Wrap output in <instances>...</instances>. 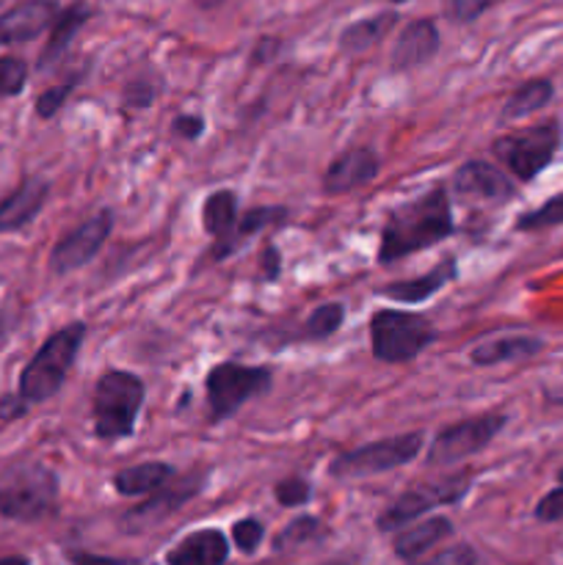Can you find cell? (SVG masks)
I'll return each mask as SVG.
<instances>
[{"label": "cell", "instance_id": "cell-9", "mask_svg": "<svg viewBox=\"0 0 563 565\" xmlns=\"http://www.w3.org/2000/svg\"><path fill=\"white\" fill-rule=\"evenodd\" d=\"M469 486H472V475L469 472H456L447 475V478L431 480V483L414 486V489L403 491L390 508L379 516L375 527L381 533H392V530H403L408 524H414V519H419L423 513L434 511L442 505H456L467 497Z\"/></svg>", "mask_w": 563, "mask_h": 565}, {"label": "cell", "instance_id": "cell-32", "mask_svg": "<svg viewBox=\"0 0 563 565\" xmlns=\"http://www.w3.org/2000/svg\"><path fill=\"white\" fill-rule=\"evenodd\" d=\"M75 88H77V77H70V81L59 83V86L44 88L36 99V116H42V119H53V116L64 108L66 99L72 97Z\"/></svg>", "mask_w": 563, "mask_h": 565}, {"label": "cell", "instance_id": "cell-6", "mask_svg": "<svg viewBox=\"0 0 563 565\" xmlns=\"http://www.w3.org/2000/svg\"><path fill=\"white\" fill-rule=\"evenodd\" d=\"M274 384V373L259 364L221 362L210 367L204 379V397H208L210 423H226L235 417L237 408L246 406L254 397L265 395Z\"/></svg>", "mask_w": 563, "mask_h": 565}, {"label": "cell", "instance_id": "cell-16", "mask_svg": "<svg viewBox=\"0 0 563 565\" xmlns=\"http://www.w3.org/2000/svg\"><path fill=\"white\" fill-rule=\"evenodd\" d=\"M439 50V28L434 20L423 17V20H414L397 33L395 47H392L390 66L395 72L414 70V66L428 64L431 58Z\"/></svg>", "mask_w": 563, "mask_h": 565}, {"label": "cell", "instance_id": "cell-1", "mask_svg": "<svg viewBox=\"0 0 563 565\" xmlns=\"http://www.w3.org/2000/svg\"><path fill=\"white\" fill-rule=\"evenodd\" d=\"M456 232L450 196L445 185H434L417 199L390 210L379 241V265L401 263L408 254L425 252Z\"/></svg>", "mask_w": 563, "mask_h": 565}, {"label": "cell", "instance_id": "cell-5", "mask_svg": "<svg viewBox=\"0 0 563 565\" xmlns=\"http://www.w3.org/2000/svg\"><path fill=\"white\" fill-rule=\"evenodd\" d=\"M436 329L428 318L403 309H379L370 318V351L375 362L406 364L414 362L431 342Z\"/></svg>", "mask_w": 563, "mask_h": 565}, {"label": "cell", "instance_id": "cell-44", "mask_svg": "<svg viewBox=\"0 0 563 565\" xmlns=\"http://www.w3.org/2000/svg\"><path fill=\"white\" fill-rule=\"evenodd\" d=\"M193 3H196L199 9L208 11V9H215V6H221V3H224V0H193Z\"/></svg>", "mask_w": 563, "mask_h": 565}, {"label": "cell", "instance_id": "cell-12", "mask_svg": "<svg viewBox=\"0 0 563 565\" xmlns=\"http://www.w3.org/2000/svg\"><path fill=\"white\" fill-rule=\"evenodd\" d=\"M110 232H114V213L110 210H99L97 215H92L81 226L66 232L55 243L53 252H50V268H53V274L64 276L92 263L99 254V248L105 246V241L110 237Z\"/></svg>", "mask_w": 563, "mask_h": 565}, {"label": "cell", "instance_id": "cell-20", "mask_svg": "<svg viewBox=\"0 0 563 565\" xmlns=\"http://www.w3.org/2000/svg\"><path fill=\"white\" fill-rule=\"evenodd\" d=\"M456 276H458L456 257H445L439 265H436V268H431L428 274L417 276V279L392 281V285L381 287L379 296L392 298V301H401V303H423V301H428L431 296H436L442 287L450 285Z\"/></svg>", "mask_w": 563, "mask_h": 565}, {"label": "cell", "instance_id": "cell-47", "mask_svg": "<svg viewBox=\"0 0 563 565\" xmlns=\"http://www.w3.org/2000/svg\"><path fill=\"white\" fill-rule=\"evenodd\" d=\"M390 3H406V0H390Z\"/></svg>", "mask_w": 563, "mask_h": 565}, {"label": "cell", "instance_id": "cell-13", "mask_svg": "<svg viewBox=\"0 0 563 565\" xmlns=\"http://www.w3.org/2000/svg\"><path fill=\"white\" fill-rule=\"evenodd\" d=\"M381 169V160L375 154V149L370 147H353L346 149V152L337 154L323 171V180H320V188L329 196H342V193H351L357 188L368 185V182L375 180Z\"/></svg>", "mask_w": 563, "mask_h": 565}, {"label": "cell", "instance_id": "cell-26", "mask_svg": "<svg viewBox=\"0 0 563 565\" xmlns=\"http://www.w3.org/2000/svg\"><path fill=\"white\" fill-rule=\"evenodd\" d=\"M237 218H241V215H237V196L232 191L221 188V191H213L208 199H204L202 226L215 243L226 241V237L232 235Z\"/></svg>", "mask_w": 563, "mask_h": 565}, {"label": "cell", "instance_id": "cell-29", "mask_svg": "<svg viewBox=\"0 0 563 565\" xmlns=\"http://www.w3.org/2000/svg\"><path fill=\"white\" fill-rule=\"evenodd\" d=\"M323 535H326V527H323V522H320V519L298 516V519H293V522L287 524V527L282 530L279 535H276L274 550L276 552L301 550V546L320 541V539H323Z\"/></svg>", "mask_w": 563, "mask_h": 565}, {"label": "cell", "instance_id": "cell-31", "mask_svg": "<svg viewBox=\"0 0 563 565\" xmlns=\"http://www.w3.org/2000/svg\"><path fill=\"white\" fill-rule=\"evenodd\" d=\"M28 64L17 55H3L0 58V97H14L25 88Z\"/></svg>", "mask_w": 563, "mask_h": 565}, {"label": "cell", "instance_id": "cell-24", "mask_svg": "<svg viewBox=\"0 0 563 565\" xmlns=\"http://www.w3.org/2000/svg\"><path fill=\"white\" fill-rule=\"evenodd\" d=\"M395 22H397L395 11H381V14L375 17H364V20L351 22V25L340 33V50L346 55L368 53L370 47H375V44L392 31Z\"/></svg>", "mask_w": 563, "mask_h": 565}, {"label": "cell", "instance_id": "cell-18", "mask_svg": "<svg viewBox=\"0 0 563 565\" xmlns=\"http://www.w3.org/2000/svg\"><path fill=\"white\" fill-rule=\"evenodd\" d=\"M230 561V541L221 530H193L166 555V565H224Z\"/></svg>", "mask_w": 563, "mask_h": 565}, {"label": "cell", "instance_id": "cell-19", "mask_svg": "<svg viewBox=\"0 0 563 565\" xmlns=\"http://www.w3.org/2000/svg\"><path fill=\"white\" fill-rule=\"evenodd\" d=\"M544 342L530 334H506L495 340H484L469 351V362L475 367H495V364L524 362V359L539 356Z\"/></svg>", "mask_w": 563, "mask_h": 565}, {"label": "cell", "instance_id": "cell-7", "mask_svg": "<svg viewBox=\"0 0 563 565\" xmlns=\"http://www.w3.org/2000/svg\"><path fill=\"white\" fill-rule=\"evenodd\" d=\"M557 147H561V125L550 119L495 138L491 152L517 180L530 182L552 163Z\"/></svg>", "mask_w": 563, "mask_h": 565}, {"label": "cell", "instance_id": "cell-30", "mask_svg": "<svg viewBox=\"0 0 563 565\" xmlns=\"http://www.w3.org/2000/svg\"><path fill=\"white\" fill-rule=\"evenodd\" d=\"M561 224H563V191L555 193L552 199H546L541 207L524 213L522 218L517 221V230L539 232V230H550V226H561Z\"/></svg>", "mask_w": 563, "mask_h": 565}, {"label": "cell", "instance_id": "cell-33", "mask_svg": "<svg viewBox=\"0 0 563 565\" xmlns=\"http://www.w3.org/2000/svg\"><path fill=\"white\" fill-rule=\"evenodd\" d=\"M263 535H265V527L259 519H241V522L232 524V544L237 546V552H243V555H254V552L259 550V544H263Z\"/></svg>", "mask_w": 563, "mask_h": 565}, {"label": "cell", "instance_id": "cell-14", "mask_svg": "<svg viewBox=\"0 0 563 565\" xmlns=\"http://www.w3.org/2000/svg\"><path fill=\"white\" fill-rule=\"evenodd\" d=\"M59 6L53 0H22L0 14V44L31 42L39 33L53 28Z\"/></svg>", "mask_w": 563, "mask_h": 565}, {"label": "cell", "instance_id": "cell-42", "mask_svg": "<svg viewBox=\"0 0 563 565\" xmlns=\"http://www.w3.org/2000/svg\"><path fill=\"white\" fill-rule=\"evenodd\" d=\"M279 47L282 44L276 42V39H270V36H263L257 42V47H254V55H252V61L254 64H268L270 61V55H276L279 53Z\"/></svg>", "mask_w": 563, "mask_h": 565}, {"label": "cell", "instance_id": "cell-23", "mask_svg": "<svg viewBox=\"0 0 563 565\" xmlns=\"http://www.w3.org/2000/svg\"><path fill=\"white\" fill-rule=\"evenodd\" d=\"M174 475V467L166 461L136 463V467H127L114 475V489L121 497H147L152 491L163 489Z\"/></svg>", "mask_w": 563, "mask_h": 565}, {"label": "cell", "instance_id": "cell-40", "mask_svg": "<svg viewBox=\"0 0 563 565\" xmlns=\"http://www.w3.org/2000/svg\"><path fill=\"white\" fill-rule=\"evenodd\" d=\"M279 274H282V254L279 248L268 243V246L259 252V276H263L265 281H274L279 279Z\"/></svg>", "mask_w": 563, "mask_h": 565}, {"label": "cell", "instance_id": "cell-46", "mask_svg": "<svg viewBox=\"0 0 563 565\" xmlns=\"http://www.w3.org/2000/svg\"><path fill=\"white\" fill-rule=\"evenodd\" d=\"M557 480H561V486H563V467H561V472H557Z\"/></svg>", "mask_w": 563, "mask_h": 565}, {"label": "cell", "instance_id": "cell-41", "mask_svg": "<svg viewBox=\"0 0 563 565\" xmlns=\"http://www.w3.org/2000/svg\"><path fill=\"white\" fill-rule=\"evenodd\" d=\"M66 561H70V565H136V561L94 555V552H66Z\"/></svg>", "mask_w": 563, "mask_h": 565}, {"label": "cell", "instance_id": "cell-8", "mask_svg": "<svg viewBox=\"0 0 563 565\" xmlns=\"http://www.w3.org/2000/svg\"><path fill=\"white\" fill-rule=\"evenodd\" d=\"M423 441H425L423 430H412V434L370 441V445H362L357 447V450H348L342 452L340 458H334L329 472L331 478H340V480L392 472V469L412 463L414 458H417V452L423 450Z\"/></svg>", "mask_w": 563, "mask_h": 565}, {"label": "cell", "instance_id": "cell-36", "mask_svg": "<svg viewBox=\"0 0 563 565\" xmlns=\"http://www.w3.org/2000/svg\"><path fill=\"white\" fill-rule=\"evenodd\" d=\"M489 6H491V0H447L445 14H447V20L467 25V22L478 20V17L489 9Z\"/></svg>", "mask_w": 563, "mask_h": 565}, {"label": "cell", "instance_id": "cell-17", "mask_svg": "<svg viewBox=\"0 0 563 565\" xmlns=\"http://www.w3.org/2000/svg\"><path fill=\"white\" fill-rule=\"evenodd\" d=\"M50 185L44 177H25L17 185V191L9 199L0 202V235L6 232H17L22 226L31 224L39 213H42L44 202H47Z\"/></svg>", "mask_w": 563, "mask_h": 565}, {"label": "cell", "instance_id": "cell-37", "mask_svg": "<svg viewBox=\"0 0 563 565\" xmlns=\"http://www.w3.org/2000/svg\"><path fill=\"white\" fill-rule=\"evenodd\" d=\"M158 94V83L147 81V77H136L125 86V108H149Z\"/></svg>", "mask_w": 563, "mask_h": 565}, {"label": "cell", "instance_id": "cell-39", "mask_svg": "<svg viewBox=\"0 0 563 565\" xmlns=\"http://www.w3.org/2000/svg\"><path fill=\"white\" fill-rule=\"evenodd\" d=\"M171 132L185 138V141H196V138H202L204 132V119L196 114H180L174 121H171Z\"/></svg>", "mask_w": 563, "mask_h": 565}, {"label": "cell", "instance_id": "cell-10", "mask_svg": "<svg viewBox=\"0 0 563 565\" xmlns=\"http://www.w3.org/2000/svg\"><path fill=\"white\" fill-rule=\"evenodd\" d=\"M508 425V417L500 412L478 414V417L461 419L456 425H447L439 430L428 450V467H450V463L464 461V458L475 456L484 447L500 436V430Z\"/></svg>", "mask_w": 563, "mask_h": 565}, {"label": "cell", "instance_id": "cell-27", "mask_svg": "<svg viewBox=\"0 0 563 565\" xmlns=\"http://www.w3.org/2000/svg\"><path fill=\"white\" fill-rule=\"evenodd\" d=\"M552 94H555V88H552V83L544 81V77L522 83V86L506 99V105H502V121H517L535 114V110H541L550 103Z\"/></svg>", "mask_w": 563, "mask_h": 565}, {"label": "cell", "instance_id": "cell-25", "mask_svg": "<svg viewBox=\"0 0 563 565\" xmlns=\"http://www.w3.org/2000/svg\"><path fill=\"white\" fill-rule=\"evenodd\" d=\"M285 215H287L285 207H252V210H246V213L237 218L232 235L226 237V241L215 243V248H213L215 263H219V259H224L226 254L235 252V248L241 246L243 241H248L254 232H263V230H268V226L282 224V221H285Z\"/></svg>", "mask_w": 563, "mask_h": 565}, {"label": "cell", "instance_id": "cell-2", "mask_svg": "<svg viewBox=\"0 0 563 565\" xmlns=\"http://www.w3.org/2000/svg\"><path fill=\"white\" fill-rule=\"evenodd\" d=\"M59 508V478L33 458H20L0 472V516L36 524Z\"/></svg>", "mask_w": 563, "mask_h": 565}, {"label": "cell", "instance_id": "cell-4", "mask_svg": "<svg viewBox=\"0 0 563 565\" xmlns=\"http://www.w3.org/2000/svg\"><path fill=\"white\" fill-rule=\"evenodd\" d=\"M83 340H86V323H70L66 329L50 334L22 370L20 397H25L28 403L50 401L64 386Z\"/></svg>", "mask_w": 563, "mask_h": 565}, {"label": "cell", "instance_id": "cell-34", "mask_svg": "<svg viewBox=\"0 0 563 565\" xmlns=\"http://www.w3.org/2000/svg\"><path fill=\"white\" fill-rule=\"evenodd\" d=\"M274 497L282 508H301L307 505L309 497H312V486L304 478H285L274 486Z\"/></svg>", "mask_w": 563, "mask_h": 565}, {"label": "cell", "instance_id": "cell-28", "mask_svg": "<svg viewBox=\"0 0 563 565\" xmlns=\"http://www.w3.org/2000/svg\"><path fill=\"white\" fill-rule=\"evenodd\" d=\"M342 320H346V307L340 301L320 303L309 312V318L304 320V340L307 342H323L329 337H334L342 329Z\"/></svg>", "mask_w": 563, "mask_h": 565}, {"label": "cell", "instance_id": "cell-22", "mask_svg": "<svg viewBox=\"0 0 563 565\" xmlns=\"http://www.w3.org/2000/svg\"><path fill=\"white\" fill-rule=\"evenodd\" d=\"M88 17H92V9H88V3H83V0H77V3L66 6L64 11H59V17H55L53 22V31H50L47 44H44L39 70H50V66L59 64V61L64 58L72 39H75V33L86 25Z\"/></svg>", "mask_w": 563, "mask_h": 565}, {"label": "cell", "instance_id": "cell-11", "mask_svg": "<svg viewBox=\"0 0 563 565\" xmlns=\"http://www.w3.org/2000/svg\"><path fill=\"white\" fill-rule=\"evenodd\" d=\"M202 486H204L202 472H188V475H182V478H177L174 475V478H171L163 489L147 494V502L130 508V511L119 519L121 533L141 535V533H147V530L158 527V524H163L166 519L174 516L180 508H185L188 502H191L193 497L202 491Z\"/></svg>", "mask_w": 563, "mask_h": 565}, {"label": "cell", "instance_id": "cell-43", "mask_svg": "<svg viewBox=\"0 0 563 565\" xmlns=\"http://www.w3.org/2000/svg\"><path fill=\"white\" fill-rule=\"evenodd\" d=\"M0 565H31L25 555H6L0 557Z\"/></svg>", "mask_w": 563, "mask_h": 565}, {"label": "cell", "instance_id": "cell-38", "mask_svg": "<svg viewBox=\"0 0 563 565\" xmlns=\"http://www.w3.org/2000/svg\"><path fill=\"white\" fill-rule=\"evenodd\" d=\"M535 519L544 524L563 522V486H557L550 494L541 497L539 505H535Z\"/></svg>", "mask_w": 563, "mask_h": 565}, {"label": "cell", "instance_id": "cell-45", "mask_svg": "<svg viewBox=\"0 0 563 565\" xmlns=\"http://www.w3.org/2000/svg\"><path fill=\"white\" fill-rule=\"evenodd\" d=\"M326 565H351L348 561H331V563H326Z\"/></svg>", "mask_w": 563, "mask_h": 565}, {"label": "cell", "instance_id": "cell-3", "mask_svg": "<svg viewBox=\"0 0 563 565\" xmlns=\"http://www.w3.org/2000/svg\"><path fill=\"white\" fill-rule=\"evenodd\" d=\"M144 381L127 370H108L97 379L92 397L94 434L103 441H125L136 430L138 412L144 406Z\"/></svg>", "mask_w": 563, "mask_h": 565}, {"label": "cell", "instance_id": "cell-35", "mask_svg": "<svg viewBox=\"0 0 563 565\" xmlns=\"http://www.w3.org/2000/svg\"><path fill=\"white\" fill-rule=\"evenodd\" d=\"M408 565H478V552L469 544H456L447 546V550H439L431 557H417Z\"/></svg>", "mask_w": 563, "mask_h": 565}, {"label": "cell", "instance_id": "cell-15", "mask_svg": "<svg viewBox=\"0 0 563 565\" xmlns=\"http://www.w3.org/2000/svg\"><path fill=\"white\" fill-rule=\"evenodd\" d=\"M453 188L467 199H486V202H506L513 196V182L506 171L486 160H467L453 174Z\"/></svg>", "mask_w": 563, "mask_h": 565}, {"label": "cell", "instance_id": "cell-21", "mask_svg": "<svg viewBox=\"0 0 563 565\" xmlns=\"http://www.w3.org/2000/svg\"><path fill=\"white\" fill-rule=\"evenodd\" d=\"M450 535H453L450 519H445V516L425 519V522L412 524V527H406L403 533H397L395 541H392V552H395L401 561L412 563V561H417V557H423L425 552L434 550L436 544H442L445 539H450Z\"/></svg>", "mask_w": 563, "mask_h": 565}]
</instances>
